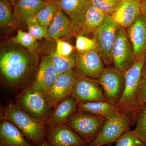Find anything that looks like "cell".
Here are the masks:
<instances>
[{"label":"cell","instance_id":"14","mask_svg":"<svg viewBox=\"0 0 146 146\" xmlns=\"http://www.w3.org/2000/svg\"><path fill=\"white\" fill-rule=\"evenodd\" d=\"M58 75L50 55L43 56L30 88L45 96Z\"/></svg>","mask_w":146,"mask_h":146},{"label":"cell","instance_id":"13","mask_svg":"<svg viewBox=\"0 0 146 146\" xmlns=\"http://www.w3.org/2000/svg\"><path fill=\"white\" fill-rule=\"evenodd\" d=\"M49 146H88L86 142L65 123L47 128Z\"/></svg>","mask_w":146,"mask_h":146},{"label":"cell","instance_id":"8","mask_svg":"<svg viewBox=\"0 0 146 146\" xmlns=\"http://www.w3.org/2000/svg\"><path fill=\"white\" fill-rule=\"evenodd\" d=\"M97 80L103 90L106 101L117 106L124 89L125 73L114 66H108Z\"/></svg>","mask_w":146,"mask_h":146},{"label":"cell","instance_id":"27","mask_svg":"<svg viewBox=\"0 0 146 146\" xmlns=\"http://www.w3.org/2000/svg\"><path fill=\"white\" fill-rule=\"evenodd\" d=\"M10 4L7 0L0 1V25L1 26H12L16 22Z\"/></svg>","mask_w":146,"mask_h":146},{"label":"cell","instance_id":"28","mask_svg":"<svg viewBox=\"0 0 146 146\" xmlns=\"http://www.w3.org/2000/svg\"><path fill=\"white\" fill-rule=\"evenodd\" d=\"M133 133L146 145V103L143 105L136 119Z\"/></svg>","mask_w":146,"mask_h":146},{"label":"cell","instance_id":"2","mask_svg":"<svg viewBox=\"0 0 146 146\" xmlns=\"http://www.w3.org/2000/svg\"><path fill=\"white\" fill-rule=\"evenodd\" d=\"M2 117L14 125L35 145L41 146L46 140V125L33 117L16 104L11 102L5 106Z\"/></svg>","mask_w":146,"mask_h":146},{"label":"cell","instance_id":"21","mask_svg":"<svg viewBox=\"0 0 146 146\" xmlns=\"http://www.w3.org/2000/svg\"><path fill=\"white\" fill-rule=\"evenodd\" d=\"M78 110L75 99L70 96L60 102L53 109L47 122L48 127L65 123L66 121Z\"/></svg>","mask_w":146,"mask_h":146},{"label":"cell","instance_id":"9","mask_svg":"<svg viewBox=\"0 0 146 146\" xmlns=\"http://www.w3.org/2000/svg\"><path fill=\"white\" fill-rule=\"evenodd\" d=\"M130 119L124 115L106 120L94 141L88 146L109 145L114 143L126 131L129 130Z\"/></svg>","mask_w":146,"mask_h":146},{"label":"cell","instance_id":"23","mask_svg":"<svg viewBox=\"0 0 146 146\" xmlns=\"http://www.w3.org/2000/svg\"><path fill=\"white\" fill-rule=\"evenodd\" d=\"M79 111L97 115L105 119L117 117L121 115L117 106L108 102H89L78 104Z\"/></svg>","mask_w":146,"mask_h":146},{"label":"cell","instance_id":"32","mask_svg":"<svg viewBox=\"0 0 146 146\" xmlns=\"http://www.w3.org/2000/svg\"><path fill=\"white\" fill-rule=\"evenodd\" d=\"M76 48L78 51H86L97 49L96 43L95 39H90L84 35H77Z\"/></svg>","mask_w":146,"mask_h":146},{"label":"cell","instance_id":"29","mask_svg":"<svg viewBox=\"0 0 146 146\" xmlns=\"http://www.w3.org/2000/svg\"><path fill=\"white\" fill-rule=\"evenodd\" d=\"M121 0H90L95 7L106 15L112 16Z\"/></svg>","mask_w":146,"mask_h":146},{"label":"cell","instance_id":"12","mask_svg":"<svg viewBox=\"0 0 146 146\" xmlns=\"http://www.w3.org/2000/svg\"><path fill=\"white\" fill-rule=\"evenodd\" d=\"M77 72L72 70L58 75L52 87L45 96L48 104L53 109L60 102L71 96Z\"/></svg>","mask_w":146,"mask_h":146},{"label":"cell","instance_id":"33","mask_svg":"<svg viewBox=\"0 0 146 146\" xmlns=\"http://www.w3.org/2000/svg\"><path fill=\"white\" fill-rule=\"evenodd\" d=\"M138 97L140 103H146V62L142 69Z\"/></svg>","mask_w":146,"mask_h":146},{"label":"cell","instance_id":"39","mask_svg":"<svg viewBox=\"0 0 146 146\" xmlns=\"http://www.w3.org/2000/svg\"><path fill=\"white\" fill-rule=\"evenodd\" d=\"M142 1H143V0H142Z\"/></svg>","mask_w":146,"mask_h":146},{"label":"cell","instance_id":"22","mask_svg":"<svg viewBox=\"0 0 146 146\" xmlns=\"http://www.w3.org/2000/svg\"><path fill=\"white\" fill-rule=\"evenodd\" d=\"M54 2L77 28L90 0H54Z\"/></svg>","mask_w":146,"mask_h":146},{"label":"cell","instance_id":"4","mask_svg":"<svg viewBox=\"0 0 146 146\" xmlns=\"http://www.w3.org/2000/svg\"><path fill=\"white\" fill-rule=\"evenodd\" d=\"M16 104L33 117L46 125L53 111L44 96L31 88L16 98Z\"/></svg>","mask_w":146,"mask_h":146},{"label":"cell","instance_id":"34","mask_svg":"<svg viewBox=\"0 0 146 146\" xmlns=\"http://www.w3.org/2000/svg\"><path fill=\"white\" fill-rule=\"evenodd\" d=\"M56 42L55 52L57 54L64 56H68L73 54L74 48L71 44L60 39H57Z\"/></svg>","mask_w":146,"mask_h":146},{"label":"cell","instance_id":"24","mask_svg":"<svg viewBox=\"0 0 146 146\" xmlns=\"http://www.w3.org/2000/svg\"><path fill=\"white\" fill-rule=\"evenodd\" d=\"M50 56L58 75L72 70L75 67V54H74L64 56L58 54L55 52L51 54Z\"/></svg>","mask_w":146,"mask_h":146},{"label":"cell","instance_id":"20","mask_svg":"<svg viewBox=\"0 0 146 146\" xmlns=\"http://www.w3.org/2000/svg\"><path fill=\"white\" fill-rule=\"evenodd\" d=\"M47 2L46 0H18L13 5L14 17L16 20L27 24L36 16Z\"/></svg>","mask_w":146,"mask_h":146},{"label":"cell","instance_id":"11","mask_svg":"<svg viewBox=\"0 0 146 146\" xmlns=\"http://www.w3.org/2000/svg\"><path fill=\"white\" fill-rule=\"evenodd\" d=\"M75 59L77 72L90 78L98 79L105 68L97 49L86 51H76Z\"/></svg>","mask_w":146,"mask_h":146},{"label":"cell","instance_id":"25","mask_svg":"<svg viewBox=\"0 0 146 146\" xmlns=\"http://www.w3.org/2000/svg\"><path fill=\"white\" fill-rule=\"evenodd\" d=\"M59 8L53 1H48L33 19L38 23L48 27L52 23Z\"/></svg>","mask_w":146,"mask_h":146},{"label":"cell","instance_id":"17","mask_svg":"<svg viewBox=\"0 0 146 146\" xmlns=\"http://www.w3.org/2000/svg\"><path fill=\"white\" fill-rule=\"evenodd\" d=\"M126 29L137 60L146 58V15L141 14Z\"/></svg>","mask_w":146,"mask_h":146},{"label":"cell","instance_id":"26","mask_svg":"<svg viewBox=\"0 0 146 146\" xmlns=\"http://www.w3.org/2000/svg\"><path fill=\"white\" fill-rule=\"evenodd\" d=\"M14 44L26 48L29 52H33L38 48V42L28 32L18 30L16 36L11 39Z\"/></svg>","mask_w":146,"mask_h":146},{"label":"cell","instance_id":"15","mask_svg":"<svg viewBox=\"0 0 146 146\" xmlns=\"http://www.w3.org/2000/svg\"><path fill=\"white\" fill-rule=\"evenodd\" d=\"M142 0H121L117 8L111 16L123 28L128 29L141 15Z\"/></svg>","mask_w":146,"mask_h":146},{"label":"cell","instance_id":"5","mask_svg":"<svg viewBox=\"0 0 146 146\" xmlns=\"http://www.w3.org/2000/svg\"><path fill=\"white\" fill-rule=\"evenodd\" d=\"M106 121L99 116L78 110L68 119L65 124L89 145L96 137Z\"/></svg>","mask_w":146,"mask_h":146},{"label":"cell","instance_id":"1","mask_svg":"<svg viewBox=\"0 0 146 146\" xmlns=\"http://www.w3.org/2000/svg\"><path fill=\"white\" fill-rule=\"evenodd\" d=\"M20 47L9 46L1 51L0 70L9 86L21 89L33 74L38 64L37 58Z\"/></svg>","mask_w":146,"mask_h":146},{"label":"cell","instance_id":"16","mask_svg":"<svg viewBox=\"0 0 146 146\" xmlns=\"http://www.w3.org/2000/svg\"><path fill=\"white\" fill-rule=\"evenodd\" d=\"M78 35L77 27L63 11L59 9L52 23L48 27L46 39L56 40Z\"/></svg>","mask_w":146,"mask_h":146},{"label":"cell","instance_id":"10","mask_svg":"<svg viewBox=\"0 0 146 146\" xmlns=\"http://www.w3.org/2000/svg\"><path fill=\"white\" fill-rule=\"evenodd\" d=\"M71 96L75 99L78 104L106 101L103 90L97 79L84 76L78 73Z\"/></svg>","mask_w":146,"mask_h":146},{"label":"cell","instance_id":"6","mask_svg":"<svg viewBox=\"0 0 146 146\" xmlns=\"http://www.w3.org/2000/svg\"><path fill=\"white\" fill-rule=\"evenodd\" d=\"M121 28L110 15H107L102 25L93 34L97 50L106 65L112 66L111 52L117 31Z\"/></svg>","mask_w":146,"mask_h":146},{"label":"cell","instance_id":"18","mask_svg":"<svg viewBox=\"0 0 146 146\" xmlns=\"http://www.w3.org/2000/svg\"><path fill=\"white\" fill-rule=\"evenodd\" d=\"M0 146H35L21 131L7 120L0 124Z\"/></svg>","mask_w":146,"mask_h":146},{"label":"cell","instance_id":"35","mask_svg":"<svg viewBox=\"0 0 146 146\" xmlns=\"http://www.w3.org/2000/svg\"><path fill=\"white\" fill-rule=\"evenodd\" d=\"M141 13L146 15V0H143L141 5Z\"/></svg>","mask_w":146,"mask_h":146},{"label":"cell","instance_id":"36","mask_svg":"<svg viewBox=\"0 0 146 146\" xmlns=\"http://www.w3.org/2000/svg\"><path fill=\"white\" fill-rule=\"evenodd\" d=\"M9 2L11 3L13 5H15L16 2L18 1V0H7Z\"/></svg>","mask_w":146,"mask_h":146},{"label":"cell","instance_id":"38","mask_svg":"<svg viewBox=\"0 0 146 146\" xmlns=\"http://www.w3.org/2000/svg\"><path fill=\"white\" fill-rule=\"evenodd\" d=\"M46 1H53L54 0H46Z\"/></svg>","mask_w":146,"mask_h":146},{"label":"cell","instance_id":"31","mask_svg":"<svg viewBox=\"0 0 146 146\" xmlns=\"http://www.w3.org/2000/svg\"><path fill=\"white\" fill-rule=\"evenodd\" d=\"M28 25V33L35 39H41L46 38L48 33V27L40 25L33 19L27 24Z\"/></svg>","mask_w":146,"mask_h":146},{"label":"cell","instance_id":"30","mask_svg":"<svg viewBox=\"0 0 146 146\" xmlns=\"http://www.w3.org/2000/svg\"><path fill=\"white\" fill-rule=\"evenodd\" d=\"M115 146H146L141 140L129 130L126 131L115 143Z\"/></svg>","mask_w":146,"mask_h":146},{"label":"cell","instance_id":"7","mask_svg":"<svg viewBox=\"0 0 146 146\" xmlns=\"http://www.w3.org/2000/svg\"><path fill=\"white\" fill-rule=\"evenodd\" d=\"M111 56L113 66L125 73L136 62L137 59L126 29L121 27L117 31Z\"/></svg>","mask_w":146,"mask_h":146},{"label":"cell","instance_id":"3","mask_svg":"<svg viewBox=\"0 0 146 146\" xmlns=\"http://www.w3.org/2000/svg\"><path fill=\"white\" fill-rule=\"evenodd\" d=\"M146 62V58L138 59L126 72L124 89L116 106L120 113L128 117L131 123L136 122L140 110L144 104L140 103L138 96L142 69Z\"/></svg>","mask_w":146,"mask_h":146},{"label":"cell","instance_id":"19","mask_svg":"<svg viewBox=\"0 0 146 146\" xmlns=\"http://www.w3.org/2000/svg\"><path fill=\"white\" fill-rule=\"evenodd\" d=\"M107 15L92 5L90 1L78 26V35L94 33L102 25Z\"/></svg>","mask_w":146,"mask_h":146},{"label":"cell","instance_id":"37","mask_svg":"<svg viewBox=\"0 0 146 146\" xmlns=\"http://www.w3.org/2000/svg\"><path fill=\"white\" fill-rule=\"evenodd\" d=\"M40 146H49V144L48 143V142H47V141L46 140V141H45L44 143L42 144V145Z\"/></svg>","mask_w":146,"mask_h":146}]
</instances>
